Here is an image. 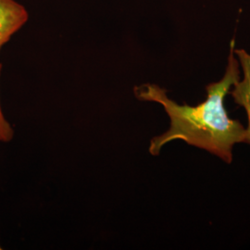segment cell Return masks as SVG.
<instances>
[{
	"mask_svg": "<svg viewBox=\"0 0 250 250\" xmlns=\"http://www.w3.org/2000/svg\"><path fill=\"white\" fill-rule=\"evenodd\" d=\"M234 49L235 40L232 39L223 78L206 85L208 97L197 106L179 105L168 97L166 90L155 83L134 87L136 99L160 104L170 118L168 131L152 138L148 148L151 155H159L166 144L183 140L189 146L209 152L227 164L232 163L233 146L248 143L246 127L238 120L229 118L224 107L225 97L241 78Z\"/></svg>",
	"mask_w": 250,
	"mask_h": 250,
	"instance_id": "cell-1",
	"label": "cell"
},
{
	"mask_svg": "<svg viewBox=\"0 0 250 250\" xmlns=\"http://www.w3.org/2000/svg\"><path fill=\"white\" fill-rule=\"evenodd\" d=\"M240 68L243 72V78L236 82L231 88L229 95L232 96L234 103L245 109L248 118V145H250V54L243 48L234 49Z\"/></svg>",
	"mask_w": 250,
	"mask_h": 250,
	"instance_id": "cell-2",
	"label": "cell"
},
{
	"mask_svg": "<svg viewBox=\"0 0 250 250\" xmlns=\"http://www.w3.org/2000/svg\"><path fill=\"white\" fill-rule=\"evenodd\" d=\"M28 20L26 9L15 0H0V49Z\"/></svg>",
	"mask_w": 250,
	"mask_h": 250,
	"instance_id": "cell-3",
	"label": "cell"
},
{
	"mask_svg": "<svg viewBox=\"0 0 250 250\" xmlns=\"http://www.w3.org/2000/svg\"><path fill=\"white\" fill-rule=\"evenodd\" d=\"M1 69H2V65L0 64V73H1ZM13 135H14L13 128L4 117L1 109V105H0V142L8 143L12 140Z\"/></svg>",
	"mask_w": 250,
	"mask_h": 250,
	"instance_id": "cell-4",
	"label": "cell"
}]
</instances>
